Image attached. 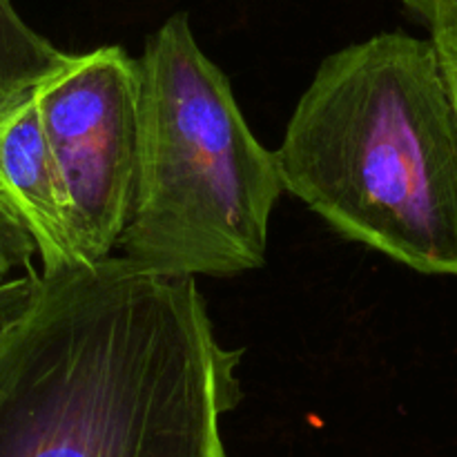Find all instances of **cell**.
Listing matches in <instances>:
<instances>
[{
  "mask_svg": "<svg viewBox=\"0 0 457 457\" xmlns=\"http://www.w3.org/2000/svg\"><path fill=\"white\" fill-rule=\"evenodd\" d=\"M431 40L436 43L437 54H440L442 67H445L446 74V83H449L451 96H453L457 110V27L431 29Z\"/></svg>",
  "mask_w": 457,
  "mask_h": 457,
  "instance_id": "9c48e42d",
  "label": "cell"
},
{
  "mask_svg": "<svg viewBox=\"0 0 457 457\" xmlns=\"http://www.w3.org/2000/svg\"><path fill=\"white\" fill-rule=\"evenodd\" d=\"M138 61L119 45L74 54L36 94L76 248L101 262L129 221L138 174Z\"/></svg>",
  "mask_w": 457,
  "mask_h": 457,
  "instance_id": "277c9868",
  "label": "cell"
},
{
  "mask_svg": "<svg viewBox=\"0 0 457 457\" xmlns=\"http://www.w3.org/2000/svg\"><path fill=\"white\" fill-rule=\"evenodd\" d=\"M0 186L38 245L40 270L89 263L76 248L65 190L40 123L36 96L0 128Z\"/></svg>",
  "mask_w": 457,
  "mask_h": 457,
  "instance_id": "5b68a950",
  "label": "cell"
},
{
  "mask_svg": "<svg viewBox=\"0 0 457 457\" xmlns=\"http://www.w3.org/2000/svg\"><path fill=\"white\" fill-rule=\"evenodd\" d=\"M138 85V174L123 257L168 277L262 268L272 208L286 192L279 161L201 52L186 12L147 38Z\"/></svg>",
  "mask_w": 457,
  "mask_h": 457,
  "instance_id": "3957f363",
  "label": "cell"
},
{
  "mask_svg": "<svg viewBox=\"0 0 457 457\" xmlns=\"http://www.w3.org/2000/svg\"><path fill=\"white\" fill-rule=\"evenodd\" d=\"M402 3L418 13L428 29L457 27V0H402Z\"/></svg>",
  "mask_w": 457,
  "mask_h": 457,
  "instance_id": "ba28073f",
  "label": "cell"
},
{
  "mask_svg": "<svg viewBox=\"0 0 457 457\" xmlns=\"http://www.w3.org/2000/svg\"><path fill=\"white\" fill-rule=\"evenodd\" d=\"M277 152L286 192L346 239L457 277V110L431 38L330 54Z\"/></svg>",
  "mask_w": 457,
  "mask_h": 457,
  "instance_id": "7a4b0ae2",
  "label": "cell"
},
{
  "mask_svg": "<svg viewBox=\"0 0 457 457\" xmlns=\"http://www.w3.org/2000/svg\"><path fill=\"white\" fill-rule=\"evenodd\" d=\"M74 54L31 29L12 0H0V128L18 114Z\"/></svg>",
  "mask_w": 457,
  "mask_h": 457,
  "instance_id": "8992f818",
  "label": "cell"
},
{
  "mask_svg": "<svg viewBox=\"0 0 457 457\" xmlns=\"http://www.w3.org/2000/svg\"><path fill=\"white\" fill-rule=\"evenodd\" d=\"M239 364L195 277L112 254L40 270L0 328V457H228Z\"/></svg>",
  "mask_w": 457,
  "mask_h": 457,
  "instance_id": "6da1fadb",
  "label": "cell"
},
{
  "mask_svg": "<svg viewBox=\"0 0 457 457\" xmlns=\"http://www.w3.org/2000/svg\"><path fill=\"white\" fill-rule=\"evenodd\" d=\"M38 245L25 219L0 186V328L21 315L34 295L40 270Z\"/></svg>",
  "mask_w": 457,
  "mask_h": 457,
  "instance_id": "52a82bcc",
  "label": "cell"
}]
</instances>
